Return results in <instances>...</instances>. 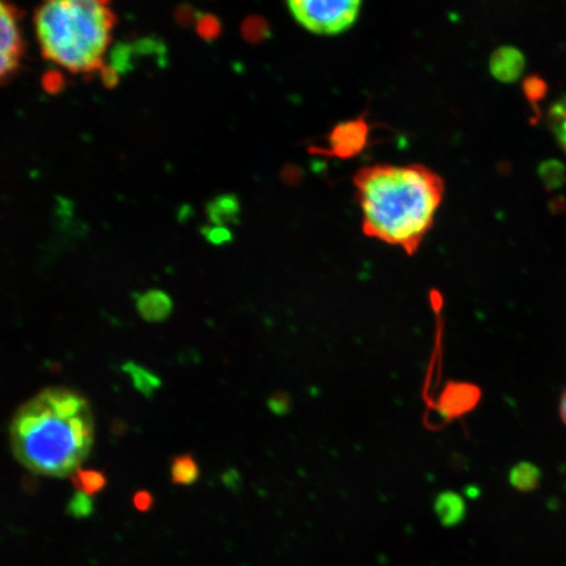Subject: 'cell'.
<instances>
[{"label":"cell","instance_id":"cell-1","mask_svg":"<svg viewBox=\"0 0 566 566\" xmlns=\"http://www.w3.org/2000/svg\"><path fill=\"white\" fill-rule=\"evenodd\" d=\"M10 440L18 462L35 475H74L94 446V413L74 389L46 388L18 409Z\"/></svg>","mask_w":566,"mask_h":566},{"label":"cell","instance_id":"cell-2","mask_svg":"<svg viewBox=\"0 0 566 566\" xmlns=\"http://www.w3.org/2000/svg\"><path fill=\"white\" fill-rule=\"evenodd\" d=\"M367 237L415 253L433 228L444 186L440 176L419 166L364 167L354 179Z\"/></svg>","mask_w":566,"mask_h":566},{"label":"cell","instance_id":"cell-3","mask_svg":"<svg viewBox=\"0 0 566 566\" xmlns=\"http://www.w3.org/2000/svg\"><path fill=\"white\" fill-rule=\"evenodd\" d=\"M115 12L97 0H55L42 4L34 30L42 55L73 74H91L104 67Z\"/></svg>","mask_w":566,"mask_h":566},{"label":"cell","instance_id":"cell-4","mask_svg":"<svg viewBox=\"0 0 566 566\" xmlns=\"http://www.w3.org/2000/svg\"><path fill=\"white\" fill-rule=\"evenodd\" d=\"M360 6L358 0H292L287 9L296 23L316 34H338L356 23Z\"/></svg>","mask_w":566,"mask_h":566},{"label":"cell","instance_id":"cell-5","mask_svg":"<svg viewBox=\"0 0 566 566\" xmlns=\"http://www.w3.org/2000/svg\"><path fill=\"white\" fill-rule=\"evenodd\" d=\"M23 54L19 11L9 3L0 2V83L17 73Z\"/></svg>","mask_w":566,"mask_h":566},{"label":"cell","instance_id":"cell-6","mask_svg":"<svg viewBox=\"0 0 566 566\" xmlns=\"http://www.w3.org/2000/svg\"><path fill=\"white\" fill-rule=\"evenodd\" d=\"M370 126L364 117L338 124L331 132L327 150L322 154L338 159H350L369 145Z\"/></svg>","mask_w":566,"mask_h":566},{"label":"cell","instance_id":"cell-7","mask_svg":"<svg viewBox=\"0 0 566 566\" xmlns=\"http://www.w3.org/2000/svg\"><path fill=\"white\" fill-rule=\"evenodd\" d=\"M490 67L495 80L502 83H513L518 81L525 71L526 59L520 49L502 46L493 53Z\"/></svg>","mask_w":566,"mask_h":566},{"label":"cell","instance_id":"cell-8","mask_svg":"<svg viewBox=\"0 0 566 566\" xmlns=\"http://www.w3.org/2000/svg\"><path fill=\"white\" fill-rule=\"evenodd\" d=\"M174 302L171 296L159 290H150V292L138 295L137 311L146 322L159 323L166 321L171 315Z\"/></svg>","mask_w":566,"mask_h":566},{"label":"cell","instance_id":"cell-9","mask_svg":"<svg viewBox=\"0 0 566 566\" xmlns=\"http://www.w3.org/2000/svg\"><path fill=\"white\" fill-rule=\"evenodd\" d=\"M480 389L471 385H452L444 392L443 409L449 416H460L475 408L480 400Z\"/></svg>","mask_w":566,"mask_h":566},{"label":"cell","instance_id":"cell-10","mask_svg":"<svg viewBox=\"0 0 566 566\" xmlns=\"http://www.w3.org/2000/svg\"><path fill=\"white\" fill-rule=\"evenodd\" d=\"M509 481L514 490L522 493L534 492L539 488L542 472L537 467L530 462H521L514 467L509 475Z\"/></svg>","mask_w":566,"mask_h":566},{"label":"cell","instance_id":"cell-11","mask_svg":"<svg viewBox=\"0 0 566 566\" xmlns=\"http://www.w3.org/2000/svg\"><path fill=\"white\" fill-rule=\"evenodd\" d=\"M124 371L129 375L134 388L138 389L145 396H153L161 386L158 375L146 369V367L134 363H127L123 367Z\"/></svg>","mask_w":566,"mask_h":566},{"label":"cell","instance_id":"cell-12","mask_svg":"<svg viewBox=\"0 0 566 566\" xmlns=\"http://www.w3.org/2000/svg\"><path fill=\"white\" fill-rule=\"evenodd\" d=\"M200 478V469L192 455L176 457L171 464V480L177 485H192Z\"/></svg>","mask_w":566,"mask_h":566},{"label":"cell","instance_id":"cell-13","mask_svg":"<svg viewBox=\"0 0 566 566\" xmlns=\"http://www.w3.org/2000/svg\"><path fill=\"white\" fill-rule=\"evenodd\" d=\"M239 211V201L231 196H223L209 205L210 221L214 222L216 226H224L226 223L237 221Z\"/></svg>","mask_w":566,"mask_h":566},{"label":"cell","instance_id":"cell-14","mask_svg":"<svg viewBox=\"0 0 566 566\" xmlns=\"http://www.w3.org/2000/svg\"><path fill=\"white\" fill-rule=\"evenodd\" d=\"M465 506L462 497L455 493H443L437 500V513L448 523L462 520Z\"/></svg>","mask_w":566,"mask_h":566},{"label":"cell","instance_id":"cell-15","mask_svg":"<svg viewBox=\"0 0 566 566\" xmlns=\"http://www.w3.org/2000/svg\"><path fill=\"white\" fill-rule=\"evenodd\" d=\"M77 492L94 495L102 492L106 485L104 473L95 470H77L73 475Z\"/></svg>","mask_w":566,"mask_h":566},{"label":"cell","instance_id":"cell-16","mask_svg":"<svg viewBox=\"0 0 566 566\" xmlns=\"http://www.w3.org/2000/svg\"><path fill=\"white\" fill-rule=\"evenodd\" d=\"M537 175L547 189H560L566 181V167L560 160L549 159L537 168Z\"/></svg>","mask_w":566,"mask_h":566},{"label":"cell","instance_id":"cell-17","mask_svg":"<svg viewBox=\"0 0 566 566\" xmlns=\"http://www.w3.org/2000/svg\"><path fill=\"white\" fill-rule=\"evenodd\" d=\"M549 125L566 153V95L551 106Z\"/></svg>","mask_w":566,"mask_h":566},{"label":"cell","instance_id":"cell-18","mask_svg":"<svg viewBox=\"0 0 566 566\" xmlns=\"http://www.w3.org/2000/svg\"><path fill=\"white\" fill-rule=\"evenodd\" d=\"M548 86L546 81L543 77L537 75L527 76L525 82H523V92H525V96L531 105L537 108V104L544 101V97L547 96Z\"/></svg>","mask_w":566,"mask_h":566},{"label":"cell","instance_id":"cell-19","mask_svg":"<svg viewBox=\"0 0 566 566\" xmlns=\"http://www.w3.org/2000/svg\"><path fill=\"white\" fill-rule=\"evenodd\" d=\"M94 501H92L91 495L76 492L73 497H71L67 512L69 514L75 516V518H86L92 513H94Z\"/></svg>","mask_w":566,"mask_h":566},{"label":"cell","instance_id":"cell-20","mask_svg":"<svg viewBox=\"0 0 566 566\" xmlns=\"http://www.w3.org/2000/svg\"><path fill=\"white\" fill-rule=\"evenodd\" d=\"M208 239L211 243L222 244L229 242L231 239V232L224 226H214L207 231Z\"/></svg>","mask_w":566,"mask_h":566},{"label":"cell","instance_id":"cell-21","mask_svg":"<svg viewBox=\"0 0 566 566\" xmlns=\"http://www.w3.org/2000/svg\"><path fill=\"white\" fill-rule=\"evenodd\" d=\"M134 507L137 509L139 512H147L150 511L154 499L150 492H138L134 494L133 499Z\"/></svg>","mask_w":566,"mask_h":566},{"label":"cell","instance_id":"cell-22","mask_svg":"<svg viewBox=\"0 0 566 566\" xmlns=\"http://www.w3.org/2000/svg\"><path fill=\"white\" fill-rule=\"evenodd\" d=\"M560 417L566 427V388L560 400Z\"/></svg>","mask_w":566,"mask_h":566}]
</instances>
